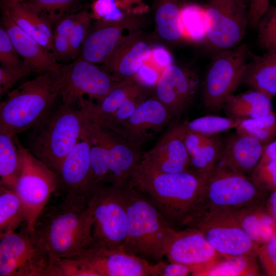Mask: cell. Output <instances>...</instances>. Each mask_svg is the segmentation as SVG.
Instances as JSON below:
<instances>
[{
    "label": "cell",
    "mask_w": 276,
    "mask_h": 276,
    "mask_svg": "<svg viewBox=\"0 0 276 276\" xmlns=\"http://www.w3.org/2000/svg\"><path fill=\"white\" fill-rule=\"evenodd\" d=\"M51 259L26 224L0 237V276H47Z\"/></svg>",
    "instance_id": "obj_11"
},
{
    "label": "cell",
    "mask_w": 276,
    "mask_h": 276,
    "mask_svg": "<svg viewBox=\"0 0 276 276\" xmlns=\"http://www.w3.org/2000/svg\"><path fill=\"white\" fill-rule=\"evenodd\" d=\"M74 257L99 276H151L152 263L122 249L93 246Z\"/></svg>",
    "instance_id": "obj_17"
},
{
    "label": "cell",
    "mask_w": 276,
    "mask_h": 276,
    "mask_svg": "<svg viewBox=\"0 0 276 276\" xmlns=\"http://www.w3.org/2000/svg\"><path fill=\"white\" fill-rule=\"evenodd\" d=\"M32 73L24 66L20 67H0V96L9 93L13 85L21 78Z\"/></svg>",
    "instance_id": "obj_47"
},
{
    "label": "cell",
    "mask_w": 276,
    "mask_h": 276,
    "mask_svg": "<svg viewBox=\"0 0 276 276\" xmlns=\"http://www.w3.org/2000/svg\"><path fill=\"white\" fill-rule=\"evenodd\" d=\"M97 123L109 151L107 185L125 188L130 182L132 173L140 162L142 154L140 150L133 147L121 135Z\"/></svg>",
    "instance_id": "obj_22"
},
{
    "label": "cell",
    "mask_w": 276,
    "mask_h": 276,
    "mask_svg": "<svg viewBox=\"0 0 276 276\" xmlns=\"http://www.w3.org/2000/svg\"><path fill=\"white\" fill-rule=\"evenodd\" d=\"M265 205L269 212L276 219V190L268 194Z\"/></svg>",
    "instance_id": "obj_54"
},
{
    "label": "cell",
    "mask_w": 276,
    "mask_h": 276,
    "mask_svg": "<svg viewBox=\"0 0 276 276\" xmlns=\"http://www.w3.org/2000/svg\"><path fill=\"white\" fill-rule=\"evenodd\" d=\"M211 136L186 131L185 143L190 158L209 141Z\"/></svg>",
    "instance_id": "obj_51"
},
{
    "label": "cell",
    "mask_w": 276,
    "mask_h": 276,
    "mask_svg": "<svg viewBox=\"0 0 276 276\" xmlns=\"http://www.w3.org/2000/svg\"><path fill=\"white\" fill-rule=\"evenodd\" d=\"M0 62L3 67L25 66L4 26L0 25Z\"/></svg>",
    "instance_id": "obj_44"
},
{
    "label": "cell",
    "mask_w": 276,
    "mask_h": 276,
    "mask_svg": "<svg viewBox=\"0 0 276 276\" xmlns=\"http://www.w3.org/2000/svg\"><path fill=\"white\" fill-rule=\"evenodd\" d=\"M172 120L164 105L153 96H150L113 131L140 150L147 140Z\"/></svg>",
    "instance_id": "obj_18"
},
{
    "label": "cell",
    "mask_w": 276,
    "mask_h": 276,
    "mask_svg": "<svg viewBox=\"0 0 276 276\" xmlns=\"http://www.w3.org/2000/svg\"><path fill=\"white\" fill-rule=\"evenodd\" d=\"M26 222V212L16 193L0 184V237Z\"/></svg>",
    "instance_id": "obj_31"
},
{
    "label": "cell",
    "mask_w": 276,
    "mask_h": 276,
    "mask_svg": "<svg viewBox=\"0 0 276 276\" xmlns=\"http://www.w3.org/2000/svg\"><path fill=\"white\" fill-rule=\"evenodd\" d=\"M85 10L65 15L57 22L53 32V44L54 55L57 59H70L69 39L71 31L81 18Z\"/></svg>",
    "instance_id": "obj_37"
},
{
    "label": "cell",
    "mask_w": 276,
    "mask_h": 276,
    "mask_svg": "<svg viewBox=\"0 0 276 276\" xmlns=\"http://www.w3.org/2000/svg\"><path fill=\"white\" fill-rule=\"evenodd\" d=\"M248 47L242 44L218 52L206 72L202 86L201 99L204 108L215 112L223 109L230 97L241 84L247 63Z\"/></svg>",
    "instance_id": "obj_9"
},
{
    "label": "cell",
    "mask_w": 276,
    "mask_h": 276,
    "mask_svg": "<svg viewBox=\"0 0 276 276\" xmlns=\"http://www.w3.org/2000/svg\"><path fill=\"white\" fill-rule=\"evenodd\" d=\"M146 22L137 13H128L119 20H97L90 26L77 58L103 64L121 42L142 31Z\"/></svg>",
    "instance_id": "obj_13"
},
{
    "label": "cell",
    "mask_w": 276,
    "mask_h": 276,
    "mask_svg": "<svg viewBox=\"0 0 276 276\" xmlns=\"http://www.w3.org/2000/svg\"><path fill=\"white\" fill-rule=\"evenodd\" d=\"M271 99L264 93L250 89L232 95L223 109L228 117L242 120L255 119L273 111Z\"/></svg>",
    "instance_id": "obj_29"
},
{
    "label": "cell",
    "mask_w": 276,
    "mask_h": 276,
    "mask_svg": "<svg viewBox=\"0 0 276 276\" xmlns=\"http://www.w3.org/2000/svg\"><path fill=\"white\" fill-rule=\"evenodd\" d=\"M92 16L87 11L73 27L69 39L70 59L77 58L86 38Z\"/></svg>",
    "instance_id": "obj_43"
},
{
    "label": "cell",
    "mask_w": 276,
    "mask_h": 276,
    "mask_svg": "<svg viewBox=\"0 0 276 276\" xmlns=\"http://www.w3.org/2000/svg\"><path fill=\"white\" fill-rule=\"evenodd\" d=\"M274 3H275V4L276 5V0H274Z\"/></svg>",
    "instance_id": "obj_57"
},
{
    "label": "cell",
    "mask_w": 276,
    "mask_h": 276,
    "mask_svg": "<svg viewBox=\"0 0 276 276\" xmlns=\"http://www.w3.org/2000/svg\"><path fill=\"white\" fill-rule=\"evenodd\" d=\"M222 140L218 135L211 136L190 157V168L197 172L208 175L219 161Z\"/></svg>",
    "instance_id": "obj_36"
},
{
    "label": "cell",
    "mask_w": 276,
    "mask_h": 276,
    "mask_svg": "<svg viewBox=\"0 0 276 276\" xmlns=\"http://www.w3.org/2000/svg\"><path fill=\"white\" fill-rule=\"evenodd\" d=\"M236 132L255 138L263 145L276 136V114L274 111L255 119L243 120Z\"/></svg>",
    "instance_id": "obj_33"
},
{
    "label": "cell",
    "mask_w": 276,
    "mask_h": 276,
    "mask_svg": "<svg viewBox=\"0 0 276 276\" xmlns=\"http://www.w3.org/2000/svg\"><path fill=\"white\" fill-rule=\"evenodd\" d=\"M165 257L170 262L192 267L209 262L221 256L200 230L189 227L176 231Z\"/></svg>",
    "instance_id": "obj_23"
},
{
    "label": "cell",
    "mask_w": 276,
    "mask_h": 276,
    "mask_svg": "<svg viewBox=\"0 0 276 276\" xmlns=\"http://www.w3.org/2000/svg\"><path fill=\"white\" fill-rule=\"evenodd\" d=\"M208 175L191 169L163 172L140 162L130 182L150 199L172 227L179 230L190 227L201 215Z\"/></svg>",
    "instance_id": "obj_1"
},
{
    "label": "cell",
    "mask_w": 276,
    "mask_h": 276,
    "mask_svg": "<svg viewBox=\"0 0 276 276\" xmlns=\"http://www.w3.org/2000/svg\"><path fill=\"white\" fill-rule=\"evenodd\" d=\"M186 133L183 122L174 124L151 149L142 155L140 162L163 172L189 169L191 162L185 143Z\"/></svg>",
    "instance_id": "obj_19"
},
{
    "label": "cell",
    "mask_w": 276,
    "mask_h": 276,
    "mask_svg": "<svg viewBox=\"0 0 276 276\" xmlns=\"http://www.w3.org/2000/svg\"><path fill=\"white\" fill-rule=\"evenodd\" d=\"M78 0H27L21 3L28 10L49 22L59 21Z\"/></svg>",
    "instance_id": "obj_38"
},
{
    "label": "cell",
    "mask_w": 276,
    "mask_h": 276,
    "mask_svg": "<svg viewBox=\"0 0 276 276\" xmlns=\"http://www.w3.org/2000/svg\"><path fill=\"white\" fill-rule=\"evenodd\" d=\"M180 20L184 39L195 42L205 41L206 31L204 7L192 5L182 6Z\"/></svg>",
    "instance_id": "obj_35"
},
{
    "label": "cell",
    "mask_w": 276,
    "mask_h": 276,
    "mask_svg": "<svg viewBox=\"0 0 276 276\" xmlns=\"http://www.w3.org/2000/svg\"><path fill=\"white\" fill-rule=\"evenodd\" d=\"M200 86L199 73L194 68L172 63L162 73L153 87V96L173 120H178L193 104Z\"/></svg>",
    "instance_id": "obj_15"
},
{
    "label": "cell",
    "mask_w": 276,
    "mask_h": 276,
    "mask_svg": "<svg viewBox=\"0 0 276 276\" xmlns=\"http://www.w3.org/2000/svg\"><path fill=\"white\" fill-rule=\"evenodd\" d=\"M263 146L255 138L236 132L222 140L219 162L249 177L260 160Z\"/></svg>",
    "instance_id": "obj_24"
},
{
    "label": "cell",
    "mask_w": 276,
    "mask_h": 276,
    "mask_svg": "<svg viewBox=\"0 0 276 276\" xmlns=\"http://www.w3.org/2000/svg\"><path fill=\"white\" fill-rule=\"evenodd\" d=\"M126 187L99 186L88 201L94 219V245L124 250L128 227Z\"/></svg>",
    "instance_id": "obj_7"
},
{
    "label": "cell",
    "mask_w": 276,
    "mask_h": 276,
    "mask_svg": "<svg viewBox=\"0 0 276 276\" xmlns=\"http://www.w3.org/2000/svg\"><path fill=\"white\" fill-rule=\"evenodd\" d=\"M20 170V159L13 136L0 132V184L14 191Z\"/></svg>",
    "instance_id": "obj_32"
},
{
    "label": "cell",
    "mask_w": 276,
    "mask_h": 276,
    "mask_svg": "<svg viewBox=\"0 0 276 276\" xmlns=\"http://www.w3.org/2000/svg\"><path fill=\"white\" fill-rule=\"evenodd\" d=\"M249 177L258 188L268 194L276 190V159L259 162Z\"/></svg>",
    "instance_id": "obj_42"
},
{
    "label": "cell",
    "mask_w": 276,
    "mask_h": 276,
    "mask_svg": "<svg viewBox=\"0 0 276 276\" xmlns=\"http://www.w3.org/2000/svg\"><path fill=\"white\" fill-rule=\"evenodd\" d=\"M257 256L220 257L202 264L192 266L194 276H258L261 272Z\"/></svg>",
    "instance_id": "obj_28"
},
{
    "label": "cell",
    "mask_w": 276,
    "mask_h": 276,
    "mask_svg": "<svg viewBox=\"0 0 276 276\" xmlns=\"http://www.w3.org/2000/svg\"><path fill=\"white\" fill-rule=\"evenodd\" d=\"M125 190L128 227L124 250L152 263L162 260L177 230L130 182Z\"/></svg>",
    "instance_id": "obj_5"
},
{
    "label": "cell",
    "mask_w": 276,
    "mask_h": 276,
    "mask_svg": "<svg viewBox=\"0 0 276 276\" xmlns=\"http://www.w3.org/2000/svg\"><path fill=\"white\" fill-rule=\"evenodd\" d=\"M276 159V139L263 146L262 154L259 162Z\"/></svg>",
    "instance_id": "obj_53"
},
{
    "label": "cell",
    "mask_w": 276,
    "mask_h": 276,
    "mask_svg": "<svg viewBox=\"0 0 276 276\" xmlns=\"http://www.w3.org/2000/svg\"><path fill=\"white\" fill-rule=\"evenodd\" d=\"M153 47L142 31L137 32L121 42L101 65L120 81L134 78Z\"/></svg>",
    "instance_id": "obj_21"
},
{
    "label": "cell",
    "mask_w": 276,
    "mask_h": 276,
    "mask_svg": "<svg viewBox=\"0 0 276 276\" xmlns=\"http://www.w3.org/2000/svg\"><path fill=\"white\" fill-rule=\"evenodd\" d=\"M150 59L163 71L173 63L170 53L165 48L160 46L153 48Z\"/></svg>",
    "instance_id": "obj_52"
},
{
    "label": "cell",
    "mask_w": 276,
    "mask_h": 276,
    "mask_svg": "<svg viewBox=\"0 0 276 276\" xmlns=\"http://www.w3.org/2000/svg\"><path fill=\"white\" fill-rule=\"evenodd\" d=\"M88 201L65 193L60 202L47 203L41 211L32 235L51 258L74 257L94 245V219Z\"/></svg>",
    "instance_id": "obj_2"
},
{
    "label": "cell",
    "mask_w": 276,
    "mask_h": 276,
    "mask_svg": "<svg viewBox=\"0 0 276 276\" xmlns=\"http://www.w3.org/2000/svg\"><path fill=\"white\" fill-rule=\"evenodd\" d=\"M191 267L183 264L163 260L152 263L151 276H187L191 274Z\"/></svg>",
    "instance_id": "obj_48"
},
{
    "label": "cell",
    "mask_w": 276,
    "mask_h": 276,
    "mask_svg": "<svg viewBox=\"0 0 276 276\" xmlns=\"http://www.w3.org/2000/svg\"><path fill=\"white\" fill-rule=\"evenodd\" d=\"M150 94L151 89L145 87L126 100L108 120L99 122L92 119L102 126L114 131L133 113L141 103L150 96Z\"/></svg>",
    "instance_id": "obj_40"
},
{
    "label": "cell",
    "mask_w": 276,
    "mask_h": 276,
    "mask_svg": "<svg viewBox=\"0 0 276 276\" xmlns=\"http://www.w3.org/2000/svg\"><path fill=\"white\" fill-rule=\"evenodd\" d=\"M163 71L149 58L138 70L134 78L144 86L151 89Z\"/></svg>",
    "instance_id": "obj_49"
},
{
    "label": "cell",
    "mask_w": 276,
    "mask_h": 276,
    "mask_svg": "<svg viewBox=\"0 0 276 276\" xmlns=\"http://www.w3.org/2000/svg\"><path fill=\"white\" fill-rule=\"evenodd\" d=\"M242 120L214 115L200 117L183 124L187 131L211 136L231 129H236Z\"/></svg>",
    "instance_id": "obj_34"
},
{
    "label": "cell",
    "mask_w": 276,
    "mask_h": 276,
    "mask_svg": "<svg viewBox=\"0 0 276 276\" xmlns=\"http://www.w3.org/2000/svg\"><path fill=\"white\" fill-rule=\"evenodd\" d=\"M85 115L75 106L55 104L31 128L27 148L57 173L67 155L81 140Z\"/></svg>",
    "instance_id": "obj_3"
},
{
    "label": "cell",
    "mask_w": 276,
    "mask_h": 276,
    "mask_svg": "<svg viewBox=\"0 0 276 276\" xmlns=\"http://www.w3.org/2000/svg\"><path fill=\"white\" fill-rule=\"evenodd\" d=\"M205 41L220 52L235 47L248 26V6L243 0H208L204 7Z\"/></svg>",
    "instance_id": "obj_10"
},
{
    "label": "cell",
    "mask_w": 276,
    "mask_h": 276,
    "mask_svg": "<svg viewBox=\"0 0 276 276\" xmlns=\"http://www.w3.org/2000/svg\"><path fill=\"white\" fill-rule=\"evenodd\" d=\"M257 28L259 46L266 51L276 50V5L264 15Z\"/></svg>",
    "instance_id": "obj_41"
},
{
    "label": "cell",
    "mask_w": 276,
    "mask_h": 276,
    "mask_svg": "<svg viewBox=\"0 0 276 276\" xmlns=\"http://www.w3.org/2000/svg\"><path fill=\"white\" fill-rule=\"evenodd\" d=\"M47 276H99L80 259L75 258H51Z\"/></svg>",
    "instance_id": "obj_39"
},
{
    "label": "cell",
    "mask_w": 276,
    "mask_h": 276,
    "mask_svg": "<svg viewBox=\"0 0 276 276\" xmlns=\"http://www.w3.org/2000/svg\"><path fill=\"white\" fill-rule=\"evenodd\" d=\"M20 159V170L14 189L27 215L26 227L32 235L36 219L47 204L51 195L58 188L55 172L34 156L13 136Z\"/></svg>",
    "instance_id": "obj_8"
},
{
    "label": "cell",
    "mask_w": 276,
    "mask_h": 276,
    "mask_svg": "<svg viewBox=\"0 0 276 276\" xmlns=\"http://www.w3.org/2000/svg\"><path fill=\"white\" fill-rule=\"evenodd\" d=\"M93 10L98 20H119L128 14L119 8L116 0H97L93 5Z\"/></svg>",
    "instance_id": "obj_46"
},
{
    "label": "cell",
    "mask_w": 276,
    "mask_h": 276,
    "mask_svg": "<svg viewBox=\"0 0 276 276\" xmlns=\"http://www.w3.org/2000/svg\"><path fill=\"white\" fill-rule=\"evenodd\" d=\"M66 67L61 73H43L8 93L0 104V132L14 136L31 128L59 98Z\"/></svg>",
    "instance_id": "obj_4"
},
{
    "label": "cell",
    "mask_w": 276,
    "mask_h": 276,
    "mask_svg": "<svg viewBox=\"0 0 276 276\" xmlns=\"http://www.w3.org/2000/svg\"><path fill=\"white\" fill-rule=\"evenodd\" d=\"M178 0H157L154 10L155 29L163 40L175 42L184 39Z\"/></svg>",
    "instance_id": "obj_30"
},
{
    "label": "cell",
    "mask_w": 276,
    "mask_h": 276,
    "mask_svg": "<svg viewBox=\"0 0 276 276\" xmlns=\"http://www.w3.org/2000/svg\"><path fill=\"white\" fill-rule=\"evenodd\" d=\"M1 24L7 32L24 65L32 72L61 73L65 70L66 65L57 62L54 55L47 52L12 20L7 9L3 7H2Z\"/></svg>",
    "instance_id": "obj_20"
},
{
    "label": "cell",
    "mask_w": 276,
    "mask_h": 276,
    "mask_svg": "<svg viewBox=\"0 0 276 276\" xmlns=\"http://www.w3.org/2000/svg\"><path fill=\"white\" fill-rule=\"evenodd\" d=\"M89 139L83 132L81 140L63 160L56 173L58 188L88 200L98 187L91 167Z\"/></svg>",
    "instance_id": "obj_16"
},
{
    "label": "cell",
    "mask_w": 276,
    "mask_h": 276,
    "mask_svg": "<svg viewBox=\"0 0 276 276\" xmlns=\"http://www.w3.org/2000/svg\"><path fill=\"white\" fill-rule=\"evenodd\" d=\"M1 3V7L7 9L11 18L19 27L47 52L54 55L53 32L50 22L27 9L19 2L11 1Z\"/></svg>",
    "instance_id": "obj_26"
},
{
    "label": "cell",
    "mask_w": 276,
    "mask_h": 276,
    "mask_svg": "<svg viewBox=\"0 0 276 276\" xmlns=\"http://www.w3.org/2000/svg\"><path fill=\"white\" fill-rule=\"evenodd\" d=\"M224 212L228 213L259 246L276 233V219L265 203Z\"/></svg>",
    "instance_id": "obj_25"
},
{
    "label": "cell",
    "mask_w": 276,
    "mask_h": 276,
    "mask_svg": "<svg viewBox=\"0 0 276 276\" xmlns=\"http://www.w3.org/2000/svg\"><path fill=\"white\" fill-rule=\"evenodd\" d=\"M190 227L200 230L221 257H257L260 246L226 212L204 214L195 220Z\"/></svg>",
    "instance_id": "obj_12"
},
{
    "label": "cell",
    "mask_w": 276,
    "mask_h": 276,
    "mask_svg": "<svg viewBox=\"0 0 276 276\" xmlns=\"http://www.w3.org/2000/svg\"><path fill=\"white\" fill-rule=\"evenodd\" d=\"M11 1H15L19 2L20 3H22L27 0H1V3Z\"/></svg>",
    "instance_id": "obj_55"
},
{
    "label": "cell",
    "mask_w": 276,
    "mask_h": 276,
    "mask_svg": "<svg viewBox=\"0 0 276 276\" xmlns=\"http://www.w3.org/2000/svg\"><path fill=\"white\" fill-rule=\"evenodd\" d=\"M272 1L274 0H249L248 17L249 27L257 28L261 19L270 9Z\"/></svg>",
    "instance_id": "obj_50"
},
{
    "label": "cell",
    "mask_w": 276,
    "mask_h": 276,
    "mask_svg": "<svg viewBox=\"0 0 276 276\" xmlns=\"http://www.w3.org/2000/svg\"><path fill=\"white\" fill-rule=\"evenodd\" d=\"M241 84L271 98L276 95V50L254 56L247 62Z\"/></svg>",
    "instance_id": "obj_27"
},
{
    "label": "cell",
    "mask_w": 276,
    "mask_h": 276,
    "mask_svg": "<svg viewBox=\"0 0 276 276\" xmlns=\"http://www.w3.org/2000/svg\"><path fill=\"white\" fill-rule=\"evenodd\" d=\"M257 258L266 275L276 276V233L259 246Z\"/></svg>",
    "instance_id": "obj_45"
},
{
    "label": "cell",
    "mask_w": 276,
    "mask_h": 276,
    "mask_svg": "<svg viewBox=\"0 0 276 276\" xmlns=\"http://www.w3.org/2000/svg\"><path fill=\"white\" fill-rule=\"evenodd\" d=\"M120 82L102 65L77 58L67 65L66 80L59 98L62 103L73 106L84 96L99 102Z\"/></svg>",
    "instance_id": "obj_14"
},
{
    "label": "cell",
    "mask_w": 276,
    "mask_h": 276,
    "mask_svg": "<svg viewBox=\"0 0 276 276\" xmlns=\"http://www.w3.org/2000/svg\"><path fill=\"white\" fill-rule=\"evenodd\" d=\"M268 194L258 188L249 177L233 171L219 161L204 185L201 216L264 203Z\"/></svg>",
    "instance_id": "obj_6"
},
{
    "label": "cell",
    "mask_w": 276,
    "mask_h": 276,
    "mask_svg": "<svg viewBox=\"0 0 276 276\" xmlns=\"http://www.w3.org/2000/svg\"><path fill=\"white\" fill-rule=\"evenodd\" d=\"M243 1L247 4V5L248 6L249 0H243Z\"/></svg>",
    "instance_id": "obj_56"
}]
</instances>
